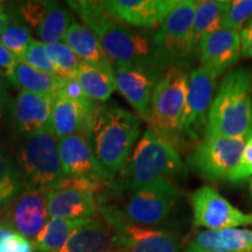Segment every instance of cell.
<instances>
[{
  "label": "cell",
  "mask_w": 252,
  "mask_h": 252,
  "mask_svg": "<svg viewBox=\"0 0 252 252\" xmlns=\"http://www.w3.org/2000/svg\"><path fill=\"white\" fill-rule=\"evenodd\" d=\"M68 4L82 19L84 26L97 36L113 64L156 63L152 50L153 34L135 31L121 23L103 7L100 1L78 0L68 1Z\"/></svg>",
  "instance_id": "obj_1"
},
{
  "label": "cell",
  "mask_w": 252,
  "mask_h": 252,
  "mask_svg": "<svg viewBox=\"0 0 252 252\" xmlns=\"http://www.w3.org/2000/svg\"><path fill=\"white\" fill-rule=\"evenodd\" d=\"M141 130L140 119L117 105L97 104L89 143L99 166L113 179L123 171Z\"/></svg>",
  "instance_id": "obj_2"
},
{
  "label": "cell",
  "mask_w": 252,
  "mask_h": 252,
  "mask_svg": "<svg viewBox=\"0 0 252 252\" xmlns=\"http://www.w3.org/2000/svg\"><path fill=\"white\" fill-rule=\"evenodd\" d=\"M252 132L251 77L243 68L224 75L207 115L204 137L235 138Z\"/></svg>",
  "instance_id": "obj_3"
},
{
  "label": "cell",
  "mask_w": 252,
  "mask_h": 252,
  "mask_svg": "<svg viewBox=\"0 0 252 252\" xmlns=\"http://www.w3.org/2000/svg\"><path fill=\"white\" fill-rule=\"evenodd\" d=\"M185 172V163L171 141L147 128L123 168V187L128 193Z\"/></svg>",
  "instance_id": "obj_4"
},
{
  "label": "cell",
  "mask_w": 252,
  "mask_h": 252,
  "mask_svg": "<svg viewBox=\"0 0 252 252\" xmlns=\"http://www.w3.org/2000/svg\"><path fill=\"white\" fill-rule=\"evenodd\" d=\"M195 1L179 0L152 36L154 62L163 71L171 68L187 70L198 55L194 34Z\"/></svg>",
  "instance_id": "obj_5"
},
{
  "label": "cell",
  "mask_w": 252,
  "mask_h": 252,
  "mask_svg": "<svg viewBox=\"0 0 252 252\" xmlns=\"http://www.w3.org/2000/svg\"><path fill=\"white\" fill-rule=\"evenodd\" d=\"M18 168L27 189L48 190L64 179L59 139L52 131L25 138L19 149Z\"/></svg>",
  "instance_id": "obj_6"
},
{
  "label": "cell",
  "mask_w": 252,
  "mask_h": 252,
  "mask_svg": "<svg viewBox=\"0 0 252 252\" xmlns=\"http://www.w3.org/2000/svg\"><path fill=\"white\" fill-rule=\"evenodd\" d=\"M98 214L126 252H180V239L175 232L135 224L115 204L102 203Z\"/></svg>",
  "instance_id": "obj_7"
},
{
  "label": "cell",
  "mask_w": 252,
  "mask_h": 252,
  "mask_svg": "<svg viewBox=\"0 0 252 252\" xmlns=\"http://www.w3.org/2000/svg\"><path fill=\"white\" fill-rule=\"evenodd\" d=\"M189 75L187 70L171 68L162 74L154 87L149 123L152 130L168 139L179 132L185 109Z\"/></svg>",
  "instance_id": "obj_8"
},
{
  "label": "cell",
  "mask_w": 252,
  "mask_h": 252,
  "mask_svg": "<svg viewBox=\"0 0 252 252\" xmlns=\"http://www.w3.org/2000/svg\"><path fill=\"white\" fill-rule=\"evenodd\" d=\"M241 137H204L189 158V165L201 178L209 181L228 179L238 165L250 135Z\"/></svg>",
  "instance_id": "obj_9"
},
{
  "label": "cell",
  "mask_w": 252,
  "mask_h": 252,
  "mask_svg": "<svg viewBox=\"0 0 252 252\" xmlns=\"http://www.w3.org/2000/svg\"><path fill=\"white\" fill-rule=\"evenodd\" d=\"M179 195L178 186L165 179L132 191L122 212L135 224L159 225L171 215Z\"/></svg>",
  "instance_id": "obj_10"
},
{
  "label": "cell",
  "mask_w": 252,
  "mask_h": 252,
  "mask_svg": "<svg viewBox=\"0 0 252 252\" xmlns=\"http://www.w3.org/2000/svg\"><path fill=\"white\" fill-rule=\"evenodd\" d=\"M217 78L215 72L201 65L189 74L187 96L178 134L190 140H198L204 133Z\"/></svg>",
  "instance_id": "obj_11"
},
{
  "label": "cell",
  "mask_w": 252,
  "mask_h": 252,
  "mask_svg": "<svg viewBox=\"0 0 252 252\" xmlns=\"http://www.w3.org/2000/svg\"><path fill=\"white\" fill-rule=\"evenodd\" d=\"M193 224L208 230L235 229L252 225V214H245L209 186L196 189L190 195Z\"/></svg>",
  "instance_id": "obj_12"
},
{
  "label": "cell",
  "mask_w": 252,
  "mask_h": 252,
  "mask_svg": "<svg viewBox=\"0 0 252 252\" xmlns=\"http://www.w3.org/2000/svg\"><path fill=\"white\" fill-rule=\"evenodd\" d=\"M117 89L141 118L149 122L154 87L165 71L156 63L113 64Z\"/></svg>",
  "instance_id": "obj_13"
},
{
  "label": "cell",
  "mask_w": 252,
  "mask_h": 252,
  "mask_svg": "<svg viewBox=\"0 0 252 252\" xmlns=\"http://www.w3.org/2000/svg\"><path fill=\"white\" fill-rule=\"evenodd\" d=\"M48 220L46 190L26 189L5 208L1 220L34 242Z\"/></svg>",
  "instance_id": "obj_14"
},
{
  "label": "cell",
  "mask_w": 252,
  "mask_h": 252,
  "mask_svg": "<svg viewBox=\"0 0 252 252\" xmlns=\"http://www.w3.org/2000/svg\"><path fill=\"white\" fill-rule=\"evenodd\" d=\"M103 7L130 27L151 28L161 25L179 0H105Z\"/></svg>",
  "instance_id": "obj_15"
},
{
  "label": "cell",
  "mask_w": 252,
  "mask_h": 252,
  "mask_svg": "<svg viewBox=\"0 0 252 252\" xmlns=\"http://www.w3.org/2000/svg\"><path fill=\"white\" fill-rule=\"evenodd\" d=\"M59 152L64 178H90L112 181L99 166L89 139L82 134H71L59 139Z\"/></svg>",
  "instance_id": "obj_16"
},
{
  "label": "cell",
  "mask_w": 252,
  "mask_h": 252,
  "mask_svg": "<svg viewBox=\"0 0 252 252\" xmlns=\"http://www.w3.org/2000/svg\"><path fill=\"white\" fill-rule=\"evenodd\" d=\"M49 219H94L98 214L100 200L90 191L71 187H54L46 190Z\"/></svg>",
  "instance_id": "obj_17"
},
{
  "label": "cell",
  "mask_w": 252,
  "mask_h": 252,
  "mask_svg": "<svg viewBox=\"0 0 252 252\" xmlns=\"http://www.w3.org/2000/svg\"><path fill=\"white\" fill-rule=\"evenodd\" d=\"M54 96L21 91L15 100L13 117L15 127L25 138L50 130Z\"/></svg>",
  "instance_id": "obj_18"
},
{
  "label": "cell",
  "mask_w": 252,
  "mask_h": 252,
  "mask_svg": "<svg viewBox=\"0 0 252 252\" xmlns=\"http://www.w3.org/2000/svg\"><path fill=\"white\" fill-rule=\"evenodd\" d=\"M241 56V35L237 32L220 30L204 36L198 43L201 67L217 76L236 64Z\"/></svg>",
  "instance_id": "obj_19"
},
{
  "label": "cell",
  "mask_w": 252,
  "mask_h": 252,
  "mask_svg": "<svg viewBox=\"0 0 252 252\" xmlns=\"http://www.w3.org/2000/svg\"><path fill=\"white\" fill-rule=\"evenodd\" d=\"M97 104L94 100L75 103L54 97L50 130L58 139L71 134H82L89 139V133Z\"/></svg>",
  "instance_id": "obj_20"
},
{
  "label": "cell",
  "mask_w": 252,
  "mask_h": 252,
  "mask_svg": "<svg viewBox=\"0 0 252 252\" xmlns=\"http://www.w3.org/2000/svg\"><path fill=\"white\" fill-rule=\"evenodd\" d=\"M119 247L112 230L103 220L91 219L72 232L58 252H104Z\"/></svg>",
  "instance_id": "obj_21"
},
{
  "label": "cell",
  "mask_w": 252,
  "mask_h": 252,
  "mask_svg": "<svg viewBox=\"0 0 252 252\" xmlns=\"http://www.w3.org/2000/svg\"><path fill=\"white\" fill-rule=\"evenodd\" d=\"M188 247L204 252H252V230H206L195 235Z\"/></svg>",
  "instance_id": "obj_22"
},
{
  "label": "cell",
  "mask_w": 252,
  "mask_h": 252,
  "mask_svg": "<svg viewBox=\"0 0 252 252\" xmlns=\"http://www.w3.org/2000/svg\"><path fill=\"white\" fill-rule=\"evenodd\" d=\"M64 41L87 64L113 68L111 60L105 54L97 36L84 25L74 21L65 33Z\"/></svg>",
  "instance_id": "obj_23"
},
{
  "label": "cell",
  "mask_w": 252,
  "mask_h": 252,
  "mask_svg": "<svg viewBox=\"0 0 252 252\" xmlns=\"http://www.w3.org/2000/svg\"><path fill=\"white\" fill-rule=\"evenodd\" d=\"M86 94L94 102H106L117 89L113 68H103L82 63L74 76Z\"/></svg>",
  "instance_id": "obj_24"
},
{
  "label": "cell",
  "mask_w": 252,
  "mask_h": 252,
  "mask_svg": "<svg viewBox=\"0 0 252 252\" xmlns=\"http://www.w3.org/2000/svg\"><path fill=\"white\" fill-rule=\"evenodd\" d=\"M231 1L229 0H203L195 1L194 34L198 47L204 36L222 30L223 21L228 14Z\"/></svg>",
  "instance_id": "obj_25"
},
{
  "label": "cell",
  "mask_w": 252,
  "mask_h": 252,
  "mask_svg": "<svg viewBox=\"0 0 252 252\" xmlns=\"http://www.w3.org/2000/svg\"><path fill=\"white\" fill-rule=\"evenodd\" d=\"M91 219L63 220L49 219L45 228L34 239L37 252H58L64 247L69 237L77 228L86 224Z\"/></svg>",
  "instance_id": "obj_26"
},
{
  "label": "cell",
  "mask_w": 252,
  "mask_h": 252,
  "mask_svg": "<svg viewBox=\"0 0 252 252\" xmlns=\"http://www.w3.org/2000/svg\"><path fill=\"white\" fill-rule=\"evenodd\" d=\"M71 24L72 15L64 6L58 1H48V8L35 33L46 45L61 42Z\"/></svg>",
  "instance_id": "obj_27"
},
{
  "label": "cell",
  "mask_w": 252,
  "mask_h": 252,
  "mask_svg": "<svg viewBox=\"0 0 252 252\" xmlns=\"http://www.w3.org/2000/svg\"><path fill=\"white\" fill-rule=\"evenodd\" d=\"M58 77V75H49L36 70L17 58L14 67L15 87L23 88L24 91L54 96Z\"/></svg>",
  "instance_id": "obj_28"
},
{
  "label": "cell",
  "mask_w": 252,
  "mask_h": 252,
  "mask_svg": "<svg viewBox=\"0 0 252 252\" xmlns=\"http://www.w3.org/2000/svg\"><path fill=\"white\" fill-rule=\"evenodd\" d=\"M24 182L18 166L11 158L0 153V210L21 194Z\"/></svg>",
  "instance_id": "obj_29"
},
{
  "label": "cell",
  "mask_w": 252,
  "mask_h": 252,
  "mask_svg": "<svg viewBox=\"0 0 252 252\" xmlns=\"http://www.w3.org/2000/svg\"><path fill=\"white\" fill-rule=\"evenodd\" d=\"M32 41L28 28L19 21H8L0 34V43L18 59L21 58Z\"/></svg>",
  "instance_id": "obj_30"
},
{
  "label": "cell",
  "mask_w": 252,
  "mask_h": 252,
  "mask_svg": "<svg viewBox=\"0 0 252 252\" xmlns=\"http://www.w3.org/2000/svg\"><path fill=\"white\" fill-rule=\"evenodd\" d=\"M46 52L50 61L59 69L60 76H74L75 72L83 63L65 42L46 45Z\"/></svg>",
  "instance_id": "obj_31"
},
{
  "label": "cell",
  "mask_w": 252,
  "mask_h": 252,
  "mask_svg": "<svg viewBox=\"0 0 252 252\" xmlns=\"http://www.w3.org/2000/svg\"><path fill=\"white\" fill-rule=\"evenodd\" d=\"M21 61L27 63L32 68L36 70L45 72L49 75H58L60 76L59 69L56 65L50 61L46 52V43L41 42L39 40H33L25 53L19 58Z\"/></svg>",
  "instance_id": "obj_32"
},
{
  "label": "cell",
  "mask_w": 252,
  "mask_h": 252,
  "mask_svg": "<svg viewBox=\"0 0 252 252\" xmlns=\"http://www.w3.org/2000/svg\"><path fill=\"white\" fill-rule=\"evenodd\" d=\"M252 17V0H234L223 21L222 30L239 33Z\"/></svg>",
  "instance_id": "obj_33"
},
{
  "label": "cell",
  "mask_w": 252,
  "mask_h": 252,
  "mask_svg": "<svg viewBox=\"0 0 252 252\" xmlns=\"http://www.w3.org/2000/svg\"><path fill=\"white\" fill-rule=\"evenodd\" d=\"M54 97H60V98H64L75 103H84L91 100L83 93L76 78L72 76L58 77Z\"/></svg>",
  "instance_id": "obj_34"
},
{
  "label": "cell",
  "mask_w": 252,
  "mask_h": 252,
  "mask_svg": "<svg viewBox=\"0 0 252 252\" xmlns=\"http://www.w3.org/2000/svg\"><path fill=\"white\" fill-rule=\"evenodd\" d=\"M48 1L49 0H42V1H24L19 4L18 13L19 17L23 18L25 23L33 28L34 32H36L39 28L40 24L42 23V19L45 17L47 8H48Z\"/></svg>",
  "instance_id": "obj_35"
},
{
  "label": "cell",
  "mask_w": 252,
  "mask_h": 252,
  "mask_svg": "<svg viewBox=\"0 0 252 252\" xmlns=\"http://www.w3.org/2000/svg\"><path fill=\"white\" fill-rule=\"evenodd\" d=\"M250 175H252V134L247 141L238 165L230 173L226 180L231 184H239L247 180Z\"/></svg>",
  "instance_id": "obj_36"
},
{
  "label": "cell",
  "mask_w": 252,
  "mask_h": 252,
  "mask_svg": "<svg viewBox=\"0 0 252 252\" xmlns=\"http://www.w3.org/2000/svg\"><path fill=\"white\" fill-rule=\"evenodd\" d=\"M15 62H17V58L0 43V77L5 78L6 81L11 83V86L14 87Z\"/></svg>",
  "instance_id": "obj_37"
},
{
  "label": "cell",
  "mask_w": 252,
  "mask_h": 252,
  "mask_svg": "<svg viewBox=\"0 0 252 252\" xmlns=\"http://www.w3.org/2000/svg\"><path fill=\"white\" fill-rule=\"evenodd\" d=\"M241 55L252 58V17L245 24L241 32Z\"/></svg>",
  "instance_id": "obj_38"
},
{
  "label": "cell",
  "mask_w": 252,
  "mask_h": 252,
  "mask_svg": "<svg viewBox=\"0 0 252 252\" xmlns=\"http://www.w3.org/2000/svg\"><path fill=\"white\" fill-rule=\"evenodd\" d=\"M9 103L11 102H9V94L7 90L0 89V132H1L6 117H7Z\"/></svg>",
  "instance_id": "obj_39"
},
{
  "label": "cell",
  "mask_w": 252,
  "mask_h": 252,
  "mask_svg": "<svg viewBox=\"0 0 252 252\" xmlns=\"http://www.w3.org/2000/svg\"><path fill=\"white\" fill-rule=\"evenodd\" d=\"M14 232V230L11 228L8 224H6L5 222L0 220V248H1L2 243L5 242V239L8 237L9 235H12Z\"/></svg>",
  "instance_id": "obj_40"
},
{
  "label": "cell",
  "mask_w": 252,
  "mask_h": 252,
  "mask_svg": "<svg viewBox=\"0 0 252 252\" xmlns=\"http://www.w3.org/2000/svg\"><path fill=\"white\" fill-rule=\"evenodd\" d=\"M8 21H9L8 15L6 14L2 9H0V34H1V32L5 28L6 25L8 24Z\"/></svg>",
  "instance_id": "obj_41"
},
{
  "label": "cell",
  "mask_w": 252,
  "mask_h": 252,
  "mask_svg": "<svg viewBox=\"0 0 252 252\" xmlns=\"http://www.w3.org/2000/svg\"><path fill=\"white\" fill-rule=\"evenodd\" d=\"M8 87H11V83L8 81H6L5 78L0 77V89H7Z\"/></svg>",
  "instance_id": "obj_42"
},
{
  "label": "cell",
  "mask_w": 252,
  "mask_h": 252,
  "mask_svg": "<svg viewBox=\"0 0 252 252\" xmlns=\"http://www.w3.org/2000/svg\"><path fill=\"white\" fill-rule=\"evenodd\" d=\"M104 252H126V250H125V249L121 248V247H117V248L110 249V250H106V251H104Z\"/></svg>",
  "instance_id": "obj_43"
},
{
  "label": "cell",
  "mask_w": 252,
  "mask_h": 252,
  "mask_svg": "<svg viewBox=\"0 0 252 252\" xmlns=\"http://www.w3.org/2000/svg\"><path fill=\"white\" fill-rule=\"evenodd\" d=\"M186 252H204V251H201V250H196V249H193L190 247L187 248V250H186Z\"/></svg>",
  "instance_id": "obj_44"
},
{
  "label": "cell",
  "mask_w": 252,
  "mask_h": 252,
  "mask_svg": "<svg viewBox=\"0 0 252 252\" xmlns=\"http://www.w3.org/2000/svg\"><path fill=\"white\" fill-rule=\"evenodd\" d=\"M250 191H251V194H252V179H251V181H250Z\"/></svg>",
  "instance_id": "obj_45"
},
{
  "label": "cell",
  "mask_w": 252,
  "mask_h": 252,
  "mask_svg": "<svg viewBox=\"0 0 252 252\" xmlns=\"http://www.w3.org/2000/svg\"><path fill=\"white\" fill-rule=\"evenodd\" d=\"M1 4H2V2L0 1V9H2V5H1Z\"/></svg>",
  "instance_id": "obj_46"
}]
</instances>
